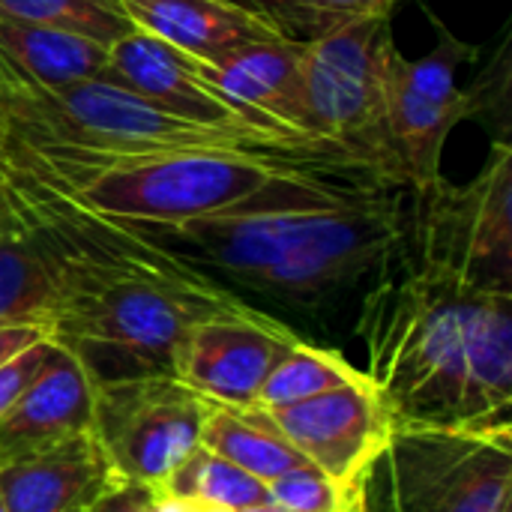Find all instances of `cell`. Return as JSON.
<instances>
[{
	"mask_svg": "<svg viewBox=\"0 0 512 512\" xmlns=\"http://www.w3.org/2000/svg\"><path fill=\"white\" fill-rule=\"evenodd\" d=\"M387 165L354 150L282 165L249 198L183 222H135L141 237L264 312H294L333 336V318L381 279L405 234V192ZM360 321V318H357Z\"/></svg>",
	"mask_w": 512,
	"mask_h": 512,
	"instance_id": "cell-1",
	"label": "cell"
},
{
	"mask_svg": "<svg viewBox=\"0 0 512 512\" xmlns=\"http://www.w3.org/2000/svg\"><path fill=\"white\" fill-rule=\"evenodd\" d=\"M354 339L393 429L510 420L512 294L471 288L396 246Z\"/></svg>",
	"mask_w": 512,
	"mask_h": 512,
	"instance_id": "cell-2",
	"label": "cell"
},
{
	"mask_svg": "<svg viewBox=\"0 0 512 512\" xmlns=\"http://www.w3.org/2000/svg\"><path fill=\"white\" fill-rule=\"evenodd\" d=\"M3 132V129H0ZM6 135V132H3ZM9 144L84 207L135 222H183L225 210L258 192L282 165L342 153H243V150H144L99 153L66 144ZM363 156V153H360Z\"/></svg>",
	"mask_w": 512,
	"mask_h": 512,
	"instance_id": "cell-3",
	"label": "cell"
},
{
	"mask_svg": "<svg viewBox=\"0 0 512 512\" xmlns=\"http://www.w3.org/2000/svg\"><path fill=\"white\" fill-rule=\"evenodd\" d=\"M3 132L24 144H66L99 153L144 150H243V153H324L345 147L312 135L240 132L189 123L132 90L105 78H90L60 90L18 81L0 66ZM351 150V147H348ZM357 153V150H354Z\"/></svg>",
	"mask_w": 512,
	"mask_h": 512,
	"instance_id": "cell-4",
	"label": "cell"
},
{
	"mask_svg": "<svg viewBox=\"0 0 512 512\" xmlns=\"http://www.w3.org/2000/svg\"><path fill=\"white\" fill-rule=\"evenodd\" d=\"M363 512H512V426L393 429L363 480Z\"/></svg>",
	"mask_w": 512,
	"mask_h": 512,
	"instance_id": "cell-5",
	"label": "cell"
},
{
	"mask_svg": "<svg viewBox=\"0 0 512 512\" xmlns=\"http://www.w3.org/2000/svg\"><path fill=\"white\" fill-rule=\"evenodd\" d=\"M387 36L390 15H372L303 39L306 126L312 135L339 141L405 180L384 123L381 54Z\"/></svg>",
	"mask_w": 512,
	"mask_h": 512,
	"instance_id": "cell-6",
	"label": "cell"
},
{
	"mask_svg": "<svg viewBox=\"0 0 512 512\" xmlns=\"http://www.w3.org/2000/svg\"><path fill=\"white\" fill-rule=\"evenodd\" d=\"M216 402L174 375H141L93 384V435L126 486L162 489L198 444Z\"/></svg>",
	"mask_w": 512,
	"mask_h": 512,
	"instance_id": "cell-7",
	"label": "cell"
},
{
	"mask_svg": "<svg viewBox=\"0 0 512 512\" xmlns=\"http://www.w3.org/2000/svg\"><path fill=\"white\" fill-rule=\"evenodd\" d=\"M438 33L441 42L420 60L405 57L393 36H387L381 54L387 138L411 189L441 180V153L450 132L459 120L480 111L486 99L480 87H462L456 81V72L468 57V45L444 27Z\"/></svg>",
	"mask_w": 512,
	"mask_h": 512,
	"instance_id": "cell-8",
	"label": "cell"
},
{
	"mask_svg": "<svg viewBox=\"0 0 512 512\" xmlns=\"http://www.w3.org/2000/svg\"><path fill=\"white\" fill-rule=\"evenodd\" d=\"M339 486H363L393 435V420L366 381L282 408H240Z\"/></svg>",
	"mask_w": 512,
	"mask_h": 512,
	"instance_id": "cell-9",
	"label": "cell"
},
{
	"mask_svg": "<svg viewBox=\"0 0 512 512\" xmlns=\"http://www.w3.org/2000/svg\"><path fill=\"white\" fill-rule=\"evenodd\" d=\"M297 342L300 333L258 309L210 315L180 339L171 375L216 405L246 408Z\"/></svg>",
	"mask_w": 512,
	"mask_h": 512,
	"instance_id": "cell-10",
	"label": "cell"
},
{
	"mask_svg": "<svg viewBox=\"0 0 512 512\" xmlns=\"http://www.w3.org/2000/svg\"><path fill=\"white\" fill-rule=\"evenodd\" d=\"M105 81L132 90L150 105L162 108L189 123L240 129V132H270V135H297L267 126L261 117L225 96L198 66V57L156 39L153 33L132 30L108 48V63L102 69ZM315 138V135H312Z\"/></svg>",
	"mask_w": 512,
	"mask_h": 512,
	"instance_id": "cell-11",
	"label": "cell"
},
{
	"mask_svg": "<svg viewBox=\"0 0 512 512\" xmlns=\"http://www.w3.org/2000/svg\"><path fill=\"white\" fill-rule=\"evenodd\" d=\"M123 486L93 429L0 468V498L9 512H87Z\"/></svg>",
	"mask_w": 512,
	"mask_h": 512,
	"instance_id": "cell-12",
	"label": "cell"
},
{
	"mask_svg": "<svg viewBox=\"0 0 512 512\" xmlns=\"http://www.w3.org/2000/svg\"><path fill=\"white\" fill-rule=\"evenodd\" d=\"M93 426V381L63 348L0 417V468L63 444Z\"/></svg>",
	"mask_w": 512,
	"mask_h": 512,
	"instance_id": "cell-13",
	"label": "cell"
},
{
	"mask_svg": "<svg viewBox=\"0 0 512 512\" xmlns=\"http://www.w3.org/2000/svg\"><path fill=\"white\" fill-rule=\"evenodd\" d=\"M198 66L225 96L261 117L267 126L312 135L303 99V39L285 36L243 45L219 60H198Z\"/></svg>",
	"mask_w": 512,
	"mask_h": 512,
	"instance_id": "cell-14",
	"label": "cell"
},
{
	"mask_svg": "<svg viewBox=\"0 0 512 512\" xmlns=\"http://www.w3.org/2000/svg\"><path fill=\"white\" fill-rule=\"evenodd\" d=\"M123 6L138 30L207 63L243 45L288 36L270 12L237 0H123Z\"/></svg>",
	"mask_w": 512,
	"mask_h": 512,
	"instance_id": "cell-15",
	"label": "cell"
},
{
	"mask_svg": "<svg viewBox=\"0 0 512 512\" xmlns=\"http://www.w3.org/2000/svg\"><path fill=\"white\" fill-rule=\"evenodd\" d=\"M108 48L57 27L0 18V66L24 84L60 90L99 78Z\"/></svg>",
	"mask_w": 512,
	"mask_h": 512,
	"instance_id": "cell-16",
	"label": "cell"
},
{
	"mask_svg": "<svg viewBox=\"0 0 512 512\" xmlns=\"http://www.w3.org/2000/svg\"><path fill=\"white\" fill-rule=\"evenodd\" d=\"M54 303V264L18 216V222L0 234V327L36 324L48 330Z\"/></svg>",
	"mask_w": 512,
	"mask_h": 512,
	"instance_id": "cell-17",
	"label": "cell"
},
{
	"mask_svg": "<svg viewBox=\"0 0 512 512\" xmlns=\"http://www.w3.org/2000/svg\"><path fill=\"white\" fill-rule=\"evenodd\" d=\"M198 444H204L207 450L228 459L231 465H237L240 471L252 474L261 483H273L288 471L309 465L294 447H288L267 426H261L240 408H225V405H213V411L201 426Z\"/></svg>",
	"mask_w": 512,
	"mask_h": 512,
	"instance_id": "cell-18",
	"label": "cell"
},
{
	"mask_svg": "<svg viewBox=\"0 0 512 512\" xmlns=\"http://www.w3.org/2000/svg\"><path fill=\"white\" fill-rule=\"evenodd\" d=\"M360 381H366V372L354 366L345 357V351L324 348V345L303 339L273 366L252 408H282V405H294L318 393H327L345 384H360Z\"/></svg>",
	"mask_w": 512,
	"mask_h": 512,
	"instance_id": "cell-19",
	"label": "cell"
},
{
	"mask_svg": "<svg viewBox=\"0 0 512 512\" xmlns=\"http://www.w3.org/2000/svg\"><path fill=\"white\" fill-rule=\"evenodd\" d=\"M156 495L186 501V504H213L225 510H249L267 504V483L240 471L228 459L216 456L204 444H195L186 459L168 474Z\"/></svg>",
	"mask_w": 512,
	"mask_h": 512,
	"instance_id": "cell-20",
	"label": "cell"
},
{
	"mask_svg": "<svg viewBox=\"0 0 512 512\" xmlns=\"http://www.w3.org/2000/svg\"><path fill=\"white\" fill-rule=\"evenodd\" d=\"M0 18L69 30L105 48L138 30L123 0H0Z\"/></svg>",
	"mask_w": 512,
	"mask_h": 512,
	"instance_id": "cell-21",
	"label": "cell"
},
{
	"mask_svg": "<svg viewBox=\"0 0 512 512\" xmlns=\"http://www.w3.org/2000/svg\"><path fill=\"white\" fill-rule=\"evenodd\" d=\"M363 498V486H339L306 465L267 483V504L288 512H348Z\"/></svg>",
	"mask_w": 512,
	"mask_h": 512,
	"instance_id": "cell-22",
	"label": "cell"
},
{
	"mask_svg": "<svg viewBox=\"0 0 512 512\" xmlns=\"http://www.w3.org/2000/svg\"><path fill=\"white\" fill-rule=\"evenodd\" d=\"M393 3L396 0H282L285 9L297 12L303 21H312L318 27V33H324L336 24H345V21L390 15Z\"/></svg>",
	"mask_w": 512,
	"mask_h": 512,
	"instance_id": "cell-23",
	"label": "cell"
},
{
	"mask_svg": "<svg viewBox=\"0 0 512 512\" xmlns=\"http://www.w3.org/2000/svg\"><path fill=\"white\" fill-rule=\"evenodd\" d=\"M57 342L51 339H39L36 345H30L27 351L15 354L12 360H6L0 366V417L21 399V393L39 378V372L51 363V357L57 354Z\"/></svg>",
	"mask_w": 512,
	"mask_h": 512,
	"instance_id": "cell-24",
	"label": "cell"
},
{
	"mask_svg": "<svg viewBox=\"0 0 512 512\" xmlns=\"http://www.w3.org/2000/svg\"><path fill=\"white\" fill-rule=\"evenodd\" d=\"M153 492L141 489V486H123L111 495H105L102 501H96L87 512H150L153 507Z\"/></svg>",
	"mask_w": 512,
	"mask_h": 512,
	"instance_id": "cell-25",
	"label": "cell"
},
{
	"mask_svg": "<svg viewBox=\"0 0 512 512\" xmlns=\"http://www.w3.org/2000/svg\"><path fill=\"white\" fill-rule=\"evenodd\" d=\"M39 339H48L45 327L36 324H15V327H0V366L6 360H12L15 354L27 351L30 345H36Z\"/></svg>",
	"mask_w": 512,
	"mask_h": 512,
	"instance_id": "cell-26",
	"label": "cell"
},
{
	"mask_svg": "<svg viewBox=\"0 0 512 512\" xmlns=\"http://www.w3.org/2000/svg\"><path fill=\"white\" fill-rule=\"evenodd\" d=\"M15 222H18V213H15V207L9 204L6 189H3V180H0V234H3L6 228H12Z\"/></svg>",
	"mask_w": 512,
	"mask_h": 512,
	"instance_id": "cell-27",
	"label": "cell"
},
{
	"mask_svg": "<svg viewBox=\"0 0 512 512\" xmlns=\"http://www.w3.org/2000/svg\"><path fill=\"white\" fill-rule=\"evenodd\" d=\"M150 512H192V507L186 501H174V498H165V495H156L153 498V507Z\"/></svg>",
	"mask_w": 512,
	"mask_h": 512,
	"instance_id": "cell-28",
	"label": "cell"
},
{
	"mask_svg": "<svg viewBox=\"0 0 512 512\" xmlns=\"http://www.w3.org/2000/svg\"><path fill=\"white\" fill-rule=\"evenodd\" d=\"M192 512H234V510H225V507H213V504H189Z\"/></svg>",
	"mask_w": 512,
	"mask_h": 512,
	"instance_id": "cell-29",
	"label": "cell"
},
{
	"mask_svg": "<svg viewBox=\"0 0 512 512\" xmlns=\"http://www.w3.org/2000/svg\"><path fill=\"white\" fill-rule=\"evenodd\" d=\"M0 512H9L6 510V504H3V498H0Z\"/></svg>",
	"mask_w": 512,
	"mask_h": 512,
	"instance_id": "cell-30",
	"label": "cell"
},
{
	"mask_svg": "<svg viewBox=\"0 0 512 512\" xmlns=\"http://www.w3.org/2000/svg\"><path fill=\"white\" fill-rule=\"evenodd\" d=\"M273 3H279V6H282V0H273Z\"/></svg>",
	"mask_w": 512,
	"mask_h": 512,
	"instance_id": "cell-31",
	"label": "cell"
},
{
	"mask_svg": "<svg viewBox=\"0 0 512 512\" xmlns=\"http://www.w3.org/2000/svg\"><path fill=\"white\" fill-rule=\"evenodd\" d=\"M0 129H3V117H0Z\"/></svg>",
	"mask_w": 512,
	"mask_h": 512,
	"instance_id": "cell-32",
	"label": "cell"
}]
</instances>
